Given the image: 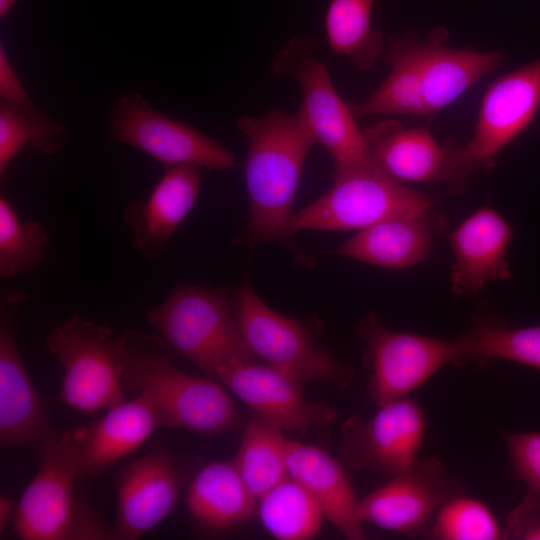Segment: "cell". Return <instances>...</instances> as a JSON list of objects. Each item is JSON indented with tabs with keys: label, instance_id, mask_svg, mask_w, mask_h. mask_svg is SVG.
<instances>
[{
	"label": "cell",
	"instance_id": "1",
	"mask_svg": "<svg viewBox=\"0 0 540 540\" xmlns=\"http://www.w3.org/2000/svg\"><path fill=\"white\" fill-rule=\"evenodd\" d=\"M237 129L248 140L245 181L249 214L235 243H286L288 221L305 160L317 144L303 113L271 109L258 117L243 116Z\"/></svg>",
	"mask_w": 540,
	"mask_h": 540
},
{
	"label": "cell",
	"instance_id": "2",
	"mask_svg": "<svg viewBox=\"0 0 540 540\" xmlns=\"http://www.w3.org/2000/svg\"><path fill=\"white\" fill-rule=\"evenodd\" d=\"M118 345L124 386L151 401L162 427L207 435L240 427V413L225 386L178 369L175 351L160 335L127 329Z\"/></svg>",
	"mask_w": 540,
	"mask_h": 540
},
{
	"label": "cell",
	"instance_id": "3",
	"mask_svg": "<svg viewBox=\"0 0 540 540\" xmlns=\"http://www.w3.org/2000/svg\"><path fill=\"white\" fill-rule=\"evenodd\" d=\"M146 320L175 353L211 378L227 366L257 359L241 335L225 288L179 282Z\"/></svg>",
	"mask_w": 540,
	"mask_h": 540
},
{
	"label": "cell",
	"instance_id": "4",
	"mask_svg": "<svg viewBox=\"0 0 540 540\" xmlns=\"http://www.w3.org/2000/svg\"><path fill=\"white\" fill-rule=\"evenodd\" d=\"M435 200L385 174L369 159L335 171L331 188L292 213L291 236L305 230H361L381 221L430 213Z\"/></svg>",
	"mask_w": 540,
	"mask_h": 540
},
{
	"label": "cell",
	"instance_id": "5",
	"mask_svg": "<svg viewBox=\"0 0 540 540\" xmlns=\"http://www.w3.org/2000/svg\"><path fill=\"white\" fill-rule=\"evenodd\" d=\"M39 470L17 502L13 522L21 540L110 539V528L84 499L76 498L81 480L64 432L38 453Z\"/></svg>",
	"mask_w": 540,
	"mask_h": 540
},
{
	"label": "cell",
	"instance_id": "6",
	"mask_svg": "<svg viewBox=\"0 0 540 540\" xmlns=\"http://www.w3.org/2000/svg\"><path fill=\"white\" fill-rule=\"evenodd\" d=\"M318 47L314 35L294 36L273 56L270 70L297 83L301 91L298 109L338 171L369 159L370 154L349 104L341 98L326 65L317 57Z\"/></svg>",
	"mask_w": 540,
	"mask_h": 540
},
{
	"label": "cell",
	"instance_id": "7",
	"mask_svg": "<svg viewBox=\"0 0 540 540\" xmlns=\"http://www.w3.org/2000/svg\"><path fill=\"white\" fill-rule=\"evenodd\" d=\"M232 306L243 339L256 358L297 379L346 390L353 369L337 361L298 321L270 308L248 280L231 292Z\"/></svg>",
	"mask_w": 540,
	"mask_h": 540
},
{
	"label": "cell",
	"instance_id": "8",
	"mask_svg": "<svg viewBox=\"0 0 540 540\" xmlns=\"http://www.w3.org/2000/svg\"><path fill=\"white\" fill-rule=\"evenodd\" d=\"M45 344L63 368L66 406L91 414L126 401L118 337L110 326L73 314L49 331Z\"/></svg>",
	"mask_w": 540,
	"mask_h": 540
},
{
	"label": "cell",
	"instance_id": "9",
	"mask_svg": "<svg viewBox=\"0 0 540 540\" xmlns=\"http://www.w3.org/2000/svg\"><path fill=\"white\" fill-rule=\"evenodd\" d=\"M540 107V57L501 77L486 90L471 139L460 146L453 141L459 183L495 165L497 155L535 118Z\"/></svg>",
	"mask_w": 540,
	"mask_h": 540
},
{
	"label": "cell",
	"instance_id": "10",
	"mask_svg": "<svg viewBox=\"0 0 540 540\" xmlns=\"http://www.w3.org/2000/svg\"><path fill=\"white\" fill-rule=\"evenodd\" d=\"M357 333L366 346L368 393L377 407L407 397L456 360L454 340L391 331L375 314L358 323Z\"/></svg>",
	"mask_w": 540,
	"mask_h": 540
},
{
	"label": "cell",
	"instance_id": "11",
	"mask_svg": "<svg viewBox=\"0 0 540 540\" xmlns=\"http://www.w3.org/2000/svg\"><path fill=\"white\" fill-rule=\"evenodd\" d=\"M110 138L149 155L166 168L192 165L208 170L237 166L232 152L193 125L175 121L150 107L138 93L118 97Z\"/></svg>",
	"mask_w": 540,
	"mask_h": 540
},
{
	"label": "cell",
	"instance_id": "12",
	"mask_svg": "<svg viewBox=\"0 0 540 540\" xmlns=\"http://www.w3.org/2000/svg\"><path fill=\"white\" fill-rule=\"evenodd\" d=\"M425 432L424 412L407 396L379 406L367 420L348 418L341 427L340 454L355 470L390 478L418 460Z\"/></svg>",
	"mask_w": 540,
	"mask_h": 540
},
{
	"label": "cell",
	"instance_id": "13",
	"mask_svg": "<svg viewBox=\"0 0 540 540\" xmlns=\"http://www.w3.org/2000/svg\"><path fill=\"white\" fill-rule=\"evenodd\" d=\"M19 291H1L0 311V443L29 447L37 453L59 433L36 391L18 349L15 310L24 301Z\"/></svg>",
	"mask_w": 540,
	"mask_h": 540
},
{
	"label": "cell",
	"instance_id": "14",
	"mask_svg": "<svg viewBox=\"0 0 540 540\" xmlns=\"http://www.w3.org/2000/svg\"><path fill=\"white\" fill-rule=\"evenodd\" d=\"M464 492L439 459L418 458L360 499L358 515L363 523L410 535L420 531L447 500Z\"/></svg>",
	"mask_w": 540,
	"mask_h": 540
},
{
	"label": "cell",
	"instance_id": "15",
	"mask_svg": "<svg viewBox=\"0 0 540 540\" xmlns=\"http://www.w3.org/2000/svg\"><path fill=\"white\" fill-rule=\"evenodd\" d=\"M213 379L230 389L254 414L285 431L322 427L337 419L323 402H309L302 381L267 364L241 362L218 371Z\"/></svg>",
	"mask_w": 540,
	"mask_h": 540
},
{
	"label": "cell",
	"instance_id": "16",
	"mask_svg": "<svg viewBox=\"0 0 540 540\" xmlns=\"http://www.w3.org/2000/svg\"><path fill=\"white\" fill-rule=\"evenodd\" d=\"M182 473L168 450H154L127 465L116 476L117 516L110 539H139L174 509Z\"/></svg>",
	"mask_w": 540,
	"mask_h": 540
},
{
	"label": "cell",
	"instance_id": "17",
	"mask_svg": "<svg viewBox=\"0 0 540 540\" xmlns=\"http://www.w3.org/2000/svg\"><path fill=\"white\" fill-rule=\"evenodd\" d=\"M374 163L394 180L438 183L460 192L453 141L440 144L426 127L406 128L395 119H385L362 129Z\"/></svg>",
	"mask_w": 540,
	"mask_h": 540
},
{
	"label": "cell",
	"instance_id": "18",
	"mask_svg": "<svg viewBox=\"0 0 540 540\" xmlns=\"http://www.w3.org/2000/svg\"><path fill=\"white\" fill-rule=\"evenodd\" d=\"M162 427L151 401L143 394L125 401L86 425L64 431L80 479L98 477L135 451Z\"/></svg>",
	"mask_w": 540,
	"mask_h": 540
},
{
	"label": "cell",
	"instance_id": "19",
	"mask_svg": "<svg viewBox=\"0 0 540 540\" xmlns=\"http://www.w3.org/2000/svg\"><path fill=\"white\" fill-rule=\"evenodd\" d=\"M197 166L179 165L166 172L147 200L131 202L123 220L132 232V248L147 260L156 259L192 210L201 185Z\"/></svg>",
	"mask_w": 540,
	"mask_h": 540
},
{
	"label": "cell",
	"instance_id": "20",
	"mask_svg": "<svg viewBox=\"0 0 540 540\" xmlns=\"http://www.w3.org/2000/svg\"><path fill=\"white\" fill-rule=\"evenodd\" d=\"M512 235L510 224L489 207L478 209L459 224L450 235L452 291L469 295L491 281L508 279L511 272L506 254Z\"/></svg>",
	"mask_w": 540,
	"mask_h": 540
},
{
	"label": "cell",
	"instance_id": "21",
	"mask_svg": "<svg viewBox=\"0 0 540 540\" xmlns=\"http://www.w3.org/2000/svg\"><path fill=\"white\" fill-rule=\"evenodd\" d=\"M447 28L430 30L420 41L424 117L432 118L455 102L501 63V51L456 49L446 44Z\"/></svg>",
	"mask_w": 540,
	"mask_h": 540
},
{
	"label": "cell",
	"instance_id": "22",
	"mask_svg": "<svg viewBox=\"0 0 540 540\" xmlns=\"http://www.w3.org/2000/svg\"><path fill=\"white\" fill-rule=\"evenodd\" d=\"M288 474L316 499L324 516L349 540L365 538L358 499L340 463L322 448L287 440Z\"/></svg>",
	"mask_w": 540,
	"mask_h": 540
},
{
	"label": "cell",
	"instance_id": "23",
	"mask_svg": "<svg viewBox=\"0 0 540 540\" xmlns=\"http://www.w3.org/2000/svg\"><path fill=\"white\" fill-rule=\"evenodd\" d=\"M431 213L391 218L358 230L334 253L387 269H404L430 254L435 228Z\"/></svg>",
	"mask_w": 540,
	"mask_h": 540
},
{
	"label": "cell",
	"instance_id": "24",
	"mask_svg": "<svg viewBox=\"0 0 540 540\" xmlns=\"http://www.w3.org/2000/svg\"><path fill=\"white\" fill-rule=\"evenodd\" d=\"M420 41L415 32L388 40L382 59L389 73L368 97L349 103L355 118L377 115L424 117Z\"/></svg>",
	"mask_w": 540,
	"mask_h": 540
},
{
	"label": "cell",
	"instance_id": "25",
	"mask_svg": "<svg viewBox=\"0 0 540 540\" xmlns=\"http://www.w3.org/2000/svg\"><path fill=\"white\" fill-rule=\"evenodd\" d=\"M186 504L195 525L210 533L243 524L257 509V499L233 461H215L201 468L189 484Z\"/></svg>",
	"mask_w": 540,
	"mask_h": 540
},
{
	"label": "cell",
	"instance_id": "26",
	"mask_svg": "<svg viewBox=\"0 0 540 540\" xmlns=\"http://www.w3.org/2000/svg\"><path fill=\"white\" fill-rule=\"evenodd\" d=\"M454 341L456 365L504 359L540 370V325L515 328L501 320L478 317Z\"/></svg>",
	"mask_w": 540,
	"mask_h": 540
},
{
	"label": "cell",
	"instance_id": "27",
	"mask_svg": "<svg viewBox=\"0 0 540 540\" xmlns=\"http://www.w3.org/2000/svg\"><path fill=\"white\" fill-rule=\"evenodd\" d=\"M376 0H330L325 31L332 53L347 58L362 71L373 68L382 58L383 34L372 26Z\"/></svg>",
	"mask_w": 540,
	"mask_h": 540
},
{
	"label": "cell",
	"instance_id": "28",
	"mask_svg": "<svg viewBox=\"0 0 540 540\" xmlns=\"http://www.w3.org/2000/svg\"><path fill=\"white\" fill-rule=\"evenodd\" d=\"M283 429L254 414L232 460L243 482L258 500L288 474Z\"/></svg>",
	"mask_w": 540,
	"mask_h": 540
},
{
	"label": "cell",
	"instance_id": "29",
	"mask_svg": "<svg viewBox=\"0 0 540 540\" xmlns=\"http://www.w3.org/2000/svg\"><path fill=\"white\" fill-rule=\"evenodd\" d=\"M260 521L280 540H308L319 531L324 513L316 499L288 475L257 500Z\"/></svg>",
	"mask_w": 540,
	"mask_h": 540
},
{
	"label": "cell",
	"instance_id": "30",
	"mask_svg": "<svg viewBox=\"0 0 540 540\" xmlns=\"http://www.w3.org/2000/svg\"><path fill=\"white\" fill-rule=\"evenodd\" d=\"M50 239L37 220L22 221L5 196L0 197V278L9 280L35 271L43 262Z\"/></svg>",
	"mask_w": 540,
	"mask_h": 540
},
{
	"label": "cell",
	"instance_id": "31",
	"mask_svg": "<svg viewBox=\"0 0 540 540\" xmlns=\"http://www.w3.org/2000/svg\"><path fill=\"white\" fill-rule=\"evenodd\" d=\"M429 535L439 540H498L504 539V529L485 503L464 492L437 510Z\"/></svg>",
	"mask_w": 540,
	"mask_h": 540
},
{
	"label": "cell",
	"instance_id": "32",
	"mask_svg": "<svg viewBox=\"0 0 540 540\" xmlns=\"http://www.w3.org/2000/svg\"><path fill=\"white\" fill-rule=\"evenodd\" d=\"M0 96L15 106L31 130V145L40 153L58 152L67 136L64 125L51 121L34 106L22 82L11 66L3 45L0 46Z\"/></svg>",
	"mask_w": 540,
	"mask_h": 540
},
{
	"label": "cell",
	"instance_id": "33",
	"mask_svg": "<svg viewBox=\"0 0 540 540\" xmlns=\"http://www.w3.org/2000/svg\"><path fill=\"white\" fill-rule=\"evenodd\" d=\"M514 477L526 487L515 507L540 512V432L503 433Z\"/></svg>",
	"mask_w": 540,
	"mask_h": 540
},
{
	"label": "cell",
	"instance_id": "34",
	"mask_svg": "<svg viewBox=\"0 0 540 540\" xmlns=\"http://www.w3.org/2000/svg\"><path fill=\"white\" fill-rule=\"evenodd\" d=\"M31 130L21 112L13 105L0 103V179L6 175L14 157L31 144Z\"/></svg>",
	"mask_w": 540,
	"mask_h": 540
},
{
	"label": "cell",
	"instance_id": "35",
	"mask_svg": "<svg viewBox=\"0 0 540 540\" xmlns=\"http://www.w3.org/2000/svg\"><path fill=\"white\" fill-rule=\"evenodd\" d=\"M503 529L504 539L540 540V512L514 507Z\"/></svg>",
	"mask_w": 540,
	"mask_h": 540
},
{
	"label": "cell",
	"instance_id": "36",
	"mask_svg": "<svg viewBox=\"0 0 540 540\" xmlns=\"http://www.w3.org/2000/svg\"><path fill=\"white\" fill-rule=\"evenodd\" d=\"M17 503L12 502L7 497H0V533L7 529L11 522H14Z\"/></svg>",
	"mask_w": 540,
	"mask_h": 540
},
{
	"label": "cell",
	"instance_id": "37",
	"mask_svg": "<svg viewBox=\"0 0 540 540\" xmlns=\"http://www.w3.org/2000/svg\"><path fill=\"white\" fill-rule=\"evenodd\" d=\"M16 2L17 0H0V18L5 17Z\"/></svg>",
	"mask_w": 540,
	"mask_h": 540
}]
</instances>
